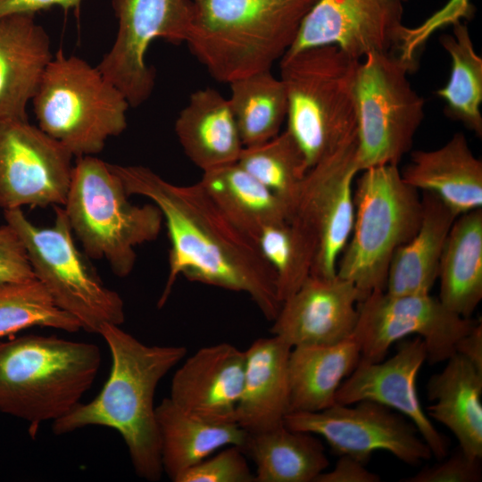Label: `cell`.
<instances>
[{
    "mask_svg": "<svg viewBox=\"0 0 482 482\" xmlns=\"http://www.w3.org/2000/svg\"><path fill=\"white\" fill-rule=\"evenodd\" d=\"M109 167L129 195L148 198L162 212L170 243L162 307L182 275L193 282L245 293L263 316L277 317L282 302L277 277L257 245L223 214L199 181L176 185L142 165Z\"/></svg>",
    "mask_w": 482,
    "mask_h": 482,
    "instance_id": "6da1fadb",
    "label": "cell"
},
{
    "mask_svg": "<svg viewBox=\"0 0 482 482\" xmlns=\"http://www.w3.org/2000/svg\"><path fill=\"white\" fill-rule=\"evenodd\" d=\"M99 335L112 356L109 378L89 403H79L53 421L55 435L87 426L115 429L128 447L136 474L158 481L163 473L160 436L154 404L159 382L187 354L182 345H147L120 326L104 324Z\"/></svg>",
    "mask_w": 482,
    "mask_h": 482,
    "instance_id": "7a4b0ae2",
    "label": "cell"
},
{
    "mask_svg": "<svg viewBox=\"0 0 482 482\" xmlns=\"http://www.w3.org/2000/svg\"><path fill=\"white\" fill-rule=\"evenodd\" d=\"M187 43L223 83L270 70L295 42L316 0H191Z\"/></svg>",
    "mask_w": 482,
    "mask_h": 482,
    "instance_id": "3957f363",
    "label": "cell"
},
{
    "mask_svg": "<svg viewBox=\"0 0 482 482\" xmlns=\"http://www.w3.org/2000/svg\"><path fill=\"white\" fill-rule=\"evenodd\" d=\"M100 365L91 343L41 335L0 342V411L27 421L34 437L80 403Z\"/></svg>",
    "mask_w": 482,
    "mask_h": 482,
    "instance_id": "277c9868",
    "label": "cell"
},
{
    "mask_svg": "<svg viewBox=\"0 0 482 482\" xmlns=\"http://www.w3.org/2000/svg\"><path fill=\"white\" fill-rule=\"evenodd\" d=\"M359 61L334 45L286 53L280 59L279 79L287 97V129L309 168L356 136Z\"/></svg>",
    "mask_w": 482,
    "mask_h": 482,
    "instance_id": "5b68a950",
    "label": "cell"
},
{
    "mask_svg": "<svg viewBox=\"0 0 482 482\" xmlns=\"http://www.w3.org/2000/svg\"><path fill=\"white\" fill-rule=\"evenodd\" d=\"M129 196L109 163L96 155L76 158L62 208L86 255L104 259L119 278L130 274L136 247L155 240L163 221L155 204H133Z\"/></svg>",
    "mask_w": 482,
    "mask_h": 482,
    "instance_id": "8992f818",
    "label": "cell"
},
{
    "mask_svg": "<svg viewBox=\"0 0 482 482\" xmlns=\"http://www.w3.org/2000/svg\"><path fill=\"white\" fill-rule=\"evenodd\" d=\"M37 126L74 157L96 155L128 126L122 92L86 60L60 47L32 99Z\"/></svg>",
    "mask_w": 482,
    "mask_h": 482,
    "instance_id": "52a82bcc",
    "label": "cell"
},
{
    "mask_svg": "<svg viewBox=\"0 0 482 482\" xmlns=\"http://www.w3.org/2000/svg\"><path fill=\"white\" fill-rule=\"evenodd\" d=\"M361 172L353 191V229L337 275L351 281L363 300L374 291L385 290L394 253L420 226L421 197L403 180L398 165Z\"/></svg>",
    "mask_w": 482,
    "mask_h": 482,
    "instance_id": "ba28073f",
    "label": "cell"
},
{
    "mask_svg": "<svg viewBox=\"0 0 482 482\" xmlns=\"http://www.w3.org/2000/svg\"><path fill=\"white\" fill-rule=\"evenodd\" d=\"M54 209V222L46 228L32 223L21 209L5 210L4 216L20 236L35 278L81 329L99 334L104 324L120 326L125 320L120 295L103 283L75 245L62 206Z\"/></svg>",
    "mask_w": 482,
    "mask_h": 482,
    "instance_id": "9c48e42d",
    "label": "cell"
},
{
    "mask_svg": "<svg viewBox=\"0 0 482 482\" xmlns=\"http://www.w3.org/2000/svg\"><path fill=\"white\" fill-rule=\"evenodd\" d=\"M413 68L393 52L370 53L359 61L354 92L360 172L398 165L411 148L424 118V100L407 78Z\"/></svg>",
    "mask_w": 482,
    "mask_h": 482,
    "instance_id": "30bf717a",
    "label": "cell"
},
{
    "mask_svg": "<svg viewBox=\"0 0 482 482\" xmlns=\"http://www.w3.org/2000/svg\"><path fill=\"white\" fill-rule=\"evenodd\" d=\"M357 308L353 338L360 362H381L394 343L410 335L424 341L430 365L446 362L455 353L457 341L478 323L450 311L430 294L395 295L377 290Z\"/></svg>",
    "mask_w": 482,
    "mask_h": 482,
    "instance_id": "8fae6325",
    "label": "cell"
},
{
    "mask_svg": "<svg viewBox=\"0 0 482 482\" xmlns=\"http://www.w3.org/2000/svg\"><path fill=\"white\" fill-rule=\"evenodd\" d=\"M356 153L355 136L312 166L292 206L288 220L315 247L311 276H337V262L353 224V180L360 172Z\"/></svg>",
    "mask_w": 482,
    "mask_h": 482,
    "instance_id": "7c38bea8",
    "label": "cell"
},
{
    "mask_svg": "<svg viewBox=\"0 0 482 482\" xmlns=\"http://www.w3.org/2000/svg\"><path fill=\"white\" fill-rule=\"evenodd\" d=\"M118 21L110 50L97 65L132 107L143 104L155 84L154 69L145 62L153 41H186L192 19L191 0H112Z\"/></svg>",
    "mask_w": 482,
    "mask_h": 482,
    "instance_id": "4fadbf2b",
    "label": "cell"
},
{
    "mask_svg": "<svg viewBox=\"0 0 482 482\" xmlns=\"http://www.w3.org/2000/svg\"><path fill=\"white\" fill-rule=\"evenodd\" d=\"M284 425L293 430L320 436L335 453L349 455L364 464L377 451L388 452L411 466L432 456L410 420L373 401L334 403L313 412H289Z\"/></svg>",
    "mask_w": 482,
    "mask_h": 482,
    "instance_id": "5bb4252c",
    "label": "cell"
},
{
    "mask_svg": "<svg viewBox=\"0 0 482 482\" xmlns=\"http://www.w3.org/2000/svg\"><path fill=\"white\" fill-rule=\"evenodd\" d=\"M73 158L29 120L0 121V208L63 206Z\"/></svg>",
    "mask_w": 482,
    "mask_h": 482,
    "instance_id": "9a60e30c",
    "label": "cell"
},
{
    "mask_svg": "<svg viewBox=\"0 0 482 482\" xmlns=\"http://www.w3.org/2000/svg\"><path fill=\"white\" fill-rule=\"evenodd\" d=\"M403 11L401 0H316L287 53L334 45L362 60L370 53L393 52Z\"/></svg>",
    "mask_w": 482,
    "mask_h": 482,
    "instance_id": "2e32d148",
    "label": "cell"
},
{
    "mask_svg": "<svg viewBox=\"0 0 482 482\" xmlns=\"http://www.w3.org/2000/svg\"><path fill=\"white\" fill-rule=\"evenodd\" d=\"M427 361V349L420 337L400 341L395 353L378 362H360L342 382L336 403L353 404L369 400L403 414L417 428L438 461L448 454L449 441L423 410L417 391V377Z\"/></svg>",
    "mask_w": 482,
    "mask_h": 482,
    "instance_id": "e0dca14e",
    "label": "cell"
},
{
    "mask_svg": "<svg viewBox=\"0 0 482 482\" xmlns=\"http://www.w3.org/2000/svg\"><path fill=\"white\" fill-rule=\"evenodd\" d=\"M362 300L347 279L310 275L282 303L270 332L292 347L340 343L353 337Z\"/></svg>",
    "mask_w": 482,
    "mask_h": 482,
    "instance_id": "ac0fdd59",
    "label": "cell"
},
{
    "mask_svg": "<svg viewBox=\"0 0 482 482\" xmlns=\"http://www.w3.org/2000/svg\"><path fill=\"white\" fill-rule=\"evenodd\" d=\"M245 366V351L229 343L204 346L173 375L170 399L198 419L236 423Z\"/></svg>",
    "mask_w": 482,
    "mask_h": 482,
    "instance_id": "d6986e66",
    "label": "cell"
},
{
    "mask_svg": "<svg viewBox=\"0 0 482 482\" xmlns=\"http://www.w3.org/2000/svg\"><path fill=\"white\" fill-rule=\"evenodd\" d=\"M35 16L0 18V121L29 120L28 104L54 57L49 35Z\"/></svg>",
    "mask_w": 482,
    "mask_h": 482,
    "instance_id": "ffe728a7",
    "label": "cell"
},
{
    "mask_svg": "<svg viewBox=\"0 0 482 482\" xmlns=\"http://www.w3.org/2000/svg\"><path fill=\"white\" fill-rule=\"evenodd\" d=\"M292 346L278 336L254 340L245 350L236 423L248 434L284 424L289 412L288 359Z\"/></svg>",
    "mask_w": 482,
    "mask_h": 482,
    "instance_id": "44dd1931",
    "label": "cell"
},
{
    "mask_svg": "<svg viewBox=\"0 0 482 482\" xmlns=\"http://www.w3.org/2000/svg\"><path fill=\"white\" fill-rule=\"evenodd\" d=\"M401 174L416 190L438 197L457 217L482 208V162L462 133L435 150L412 152Z\"/></svg>",
    "mask_w": 482,
    "mask_h": 482,
    "instance_id": "7402d4cb",
    "label": "cell"
},
{
    "mask_svg": "<svg viewBox=\"0 0 482 482\" xmlns=\"http://www.w3.org/2000/svg\"><path fill=\"white\" fill-rule=\"evenodd\" d=\"M174 129L186 155L203 172L237 162L244 148L229 100L214 88L192 93Z\"/></svg>",
    "mask_w": 482,
    "mask_h": 482,
    "instance_id": "603a6c76",
    "label": "cell"
},
{
    "mask_svg": "<svg viewBox=\"0 0 482 482\" xmlns=\"http://www.w3.org/2000/svg\"><path fill=\"white\" fill-rule=\"evenodd\" d=\"M426 386V413L446 427L467 455L482 459V370L454 353Z\"/></svg>",
    "mask_w": 482,
    "mask_h": 482,
    "instance_id": "cb8c5ba5",
    "label": "cell"
},
{
    "mask_svg": "<svg viewBox=\"0 0 482 482\" xmlns=\"http://www.w3.org/2000/svg\"><path fill=\"white\" fill-rule=\"evenodd\" d=\"M457 216L435 195L422 192L416 233L394 253L385 291L390 295L430 294L438 278L442 252Z\"/></svg>",
    "mask_w": 482,
    "mask_h": 482,
    "instance_id": "d4e9b609",
    "label": "cell"
},
{
    "mask_svg": "<svg viewBox=\"0 0 482 482\" xmlns=\"http://www.w3.org/2000/svg\"><path fill=\"white\" fill-rule=\"evenodd\" d=\"M360 358L353 337L333 345L292 347L288 359L289 412L319 411L336 403L337 391Z\"/></svg>",
    "mask_w": 482,
    "mask_h": 482,
    "instance_id": "484cf974",
    "label": "cell"
},
{
    "mask_svg": "<svg viewBox=\"0 0 482 482\" xmlns=\"http://www.w3.org/2000/svg\"><path fill=\"white\" fill-rule=\"evenodd\" d=\"M163 472L172 480L215 451L244 448L248 433L237 423L217 424L194 417L169 397L155 407Z\"/></svg>",
    "mask_w": 482,
    "mask_h": 482,
    "instance_id": "4316f807",
    "label": "cell"
},
{
    "mask_svg": "<svg viewBox=\"0 0 482 482\" xmlns=\"http://www.w3.org/2000/svg\"><path fill=\"white\" fill-rule=\"evenodd\" d=\"M437 279L440 302L454 313L470 318L482 299V208L455 219Z\"/></svg>",
    "mask_w": 482,
    "mask_h": 482,
    "instance_id": "83f0119b",
    "label": "cell"
},
{
    "mask_svg": "<svg viewBox=\"0 0 482 482\" xmlns=\"http://www.w3.org/2000/svg\"><path fill=\"white\" fill-rule=\"evenodd\" d=\"M199 183L229 221L254 243L265 227L289 219L288 206L237 162L204 171Z\"/></svg>",
    "mask_w": 482,
    "mask_h": 482,
    "instance_id": "f1b7e54d",
    "label": "cell"
},
{
    "mask_svg": "<svg viewBox=\"0 0 482 482\" xmlns=\"http://www.w3.org/2000/svg\"><path fill=\"white\" fill-rule=\"evenodd\" d=\"M256 466L255 482H314L329 461L315 435L284 424L248 434L243 448Z\"/></svg>",
    "mask_w": 482,
    "mask_h": 482,
    "instance_id": "f546056e",
    "label": "cell"
},
{
    "mask_svg": "<svg viewBox=\"0 0 482 482\" xmlns=\"http://www.w3.org/2000/svg\"><path fill=\"white\" fill-rule=\"evenodd\" d=\"M229 84L228 100L244 146L277 136L287 113V97L281 79L266 70Z\"/></svg>",
    "mask_w": 482,
    "mask_h": 482,
    "instance_id": "4dcf8cb0",
    "label": "cell"
},
{
    "mask_svg": "<svg viewBox=\"0 0 482 482\" xmlns=\"http://www.w3.org/2000/svg\"><path fill=\"white\" fill-rule=\"evenodd\" d=\"M440 43L451 58L447 83L436 94L445 103V112L482 136V58L475 51L468 27L453 25L452 35H443Z\"/></svg>",
    "mask_w": 482,
    "mask_h": 482,
    "instance_id": "1f68e13d",
    "label": "cell"
},
{
    "mask_svg": "<svg viewBox=\"0 0 482 482\" xmlns=\"http://www.w3.org/2000/svg\"><path fill=\"white\" fill-rule=\"evenodd\" d=\"M237 162L281 199L290 212L310 169L287 129L263 143L244 146Z\"/></svg>",
    "mask_w": 482,
    "mask_h": 482,
    "instance_id": "d6a6232c",
    "label": "cell"
},
{
    "mask_svg": "<svg viewBox=\"0 0 482 482\" xmlns=\"http://www.w3.org/2000/svg\"><path fill=\"white\" fill-rule=\"evenodd\" d=\"M77 332L80 324L60 309L36 278L0 281V337L31 327Z\"/></svg>",
    "mask_w": 482,
    "mask_h": 482,
    "instance_id": "836d02e7",
    "label": "cell"
},
{
    "mask_svg": "<svg viewBox=\"0 0 482 482\" xmlns=\"http://www.w3.org/2000/svg\"><path fill=\"white\" fill-rule=\"evenodd\" d=\"M255 244L275 271L278 296L283 303L311 275L315 247L305 234L288 220L265 227Z\"/></svg>",
    "mask_w": 482,
    "mask_h": 482,
    "instance_id": "e575fe53",
    "label": "cell"
},
{
    "mask_svg": "<svg viewBox=\"0 0 482 482\" xmlns=\"http://www.w3.org/2000/svg\"><path fill=\"white\" fill-rule=\"evenodd\" d=\"M474 12L470 0H449L420 25L400 29L395 50L399 57L414 64L415 56L428 39L437 30L469 19Z\"/></svg>",
    "mask_w": 482,
    "mask_h": 482,
    "instance_id": "d590c367",
    "label": "cell"
},
{
    "mask_svg": "<svg viewBox=\"0 0 482 482\" xmlns=\"http://www.w3.org/2000/svg\"><path fill=\"white\" fill-rule=\"evenodd\" d=\"M174 482H255L245 452L229 445L181 473Z\"/></svg>",
    "mask_w": 482,
    "mask_h": 482,
    "instance_id": "8d00e7d4",
    "label": "cell"
},
{
    "mask_svg": "<svg viewBox=\"0 0 482 482\" xmlns=\"http://www.w3.org/2000/svg\"><path fill=\"white\" fill-rule=\"evenodd\" d=\"M433 466L421 469L415 475L401 479L402 482H480L481 459L467 455L458 447L450 457L439 460Z\"/></svg>",
    "mask_w": 482,
    "mask_h": 482,
    "instance_id": "74e56055",
    "label": "cell"
},
{
    "mask_svg": "<svg viewBox=\"0 0 482 482\" xmlns=\"http://www.w3.org/2000/svg\"><path fill=\"white\" fill-rule=\"evenodd\" d=\"M35 278L25 246L12 227H0V281H22Z\"/></svg>",
    "mask_w": 482,
    "mask_h": 482,
    "instance_id": "f35d334b",
    "label": "cell"
},
{
    "mask_svg": "<svg viewBox=\"0 0 482 482\" xmlns=\"http://www.w3.org/2000/svg\"><path fill=\"white\" fill-rule=\"evenodd\" d=\"M380 477L370 471L366 464L349 456L340 455L330 471L321 472L314 482H378Z\"/></svg>",
    "mask_w": 482,
    "mask_h": 482,
    "instance_id": "ab89813d",
    "label": "cell"
},
{
    "mask_svg": "<svg viewBox=\"0 0 482 482\" xmlns=\"http://www.w3.org/2000/svg\"><path fill=\"white\" fill-rule=\"evenodd\" d=\"M83 0H0V18L13 13H34L53 7L79 12Z\"/></svg>",
    "mask_w": 482,
    "mask_h": 482,
    "instance_id": "60d3db41",
    "label": "cell"
},
{
    "mask_svg": "<svg viewBox=\"0 0 482 482\" xmlns=\"http://www.w3.org/2000/svg\"><path fill=\"white\" fill-rule=\"evenodd\" d=\"M455 353L463 356L476 368L482 370V323L480 320L457 341Z\"/></svg>",
    "mask_w": 482,
    "mask_h": 482,
    "instance_id": "b9f144b4",
    "label": "cell"
},
{
    "mask_svg": "<svg viewBox=\"0 0 482 482\" xmlns=\"http://www.w3.org/2000/svg\"><path fill=\"white\" fill-rule=\"evenodd\" d=\"M401 1H405V0H401Z\"/></svg>",
    "mask_w": 482,
    "mask_h": 482,
    "instance_id": "7bdbcfd3",
    "label": "cell"
}]
</instances>
